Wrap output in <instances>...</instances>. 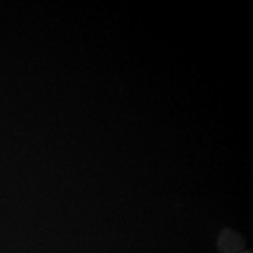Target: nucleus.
Returning <instances> with one entry per match:
<instances>
[{"label":"nucleus","instance_id":"nucleus-1","mask_svg":"<svg viewBox=\"0 0 253 253\" xmlns=\"http://www.w3.org/2000/svg\"><path fill=\"white\" fill-rule=\"evenodd\" d=\"M217 248L220 253H239L245 248V240L236 231L225 229L220 233Z\"/></svg>","mask_w":253,"mask_h":253},{"label":"nucleus","instance_id":"nucleus-2","mask_svg":"<svg viewBox=\"0 0 253 253\" xmlns=\"http://www.w3.org/2000/svg\"><path fill=\"white\" fill-rule=\"evenodd\" d=\"M239 253H252V252H250V251H242V252H239Z\"/></svg>","mask_w":253,"mask_h":253}]
</instances>
